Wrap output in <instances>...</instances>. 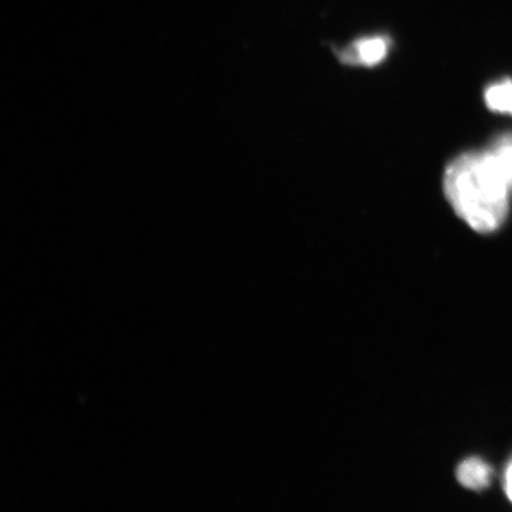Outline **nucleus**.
Returning a JSON list of instances; mask_svg holds the SVG:
<instances>
[{"label": "nucleus", "mask_w": 512, "mask_h": 512, "mask_svg": "<svg viewBox=\"0 0 512 512\" xmlns=\"http://www.w3.org/2000/svg\"><path fill=\"white\" fill-rule=\"evenodd\" d=\"M510 183L491 153L457 157L444 175V191L461 220L481 234L503 225L508 215Z\"/></svg>", "instance_id": "f257e3e1"}, {"label": "nucleus", "mask_w": 512, "mask_h": 512, "mask_svg": "<svg viewBox=\"0 0 512 512\" xmlns=\"http://www.w3.org/2000/svg\"><path fill=\"white\" fill-rule=\"evenodd\" d=\"M389 50V42L384 37H367L339 53L343 63L376 66L382 62Z\"/></svg>", "instance_id": "f03ea898"}, {"label": "nucleus", "mask_w": 512, "mask_h": 512, "mask_svg": "<svg viewBox=\"0 0 512 512\" xmlns=\"http://www.w3.org/2000/svg\"><path fill=\"white\" fill-rule=\"evenodd\" d=\"M493 471L480 458H468L457 468V480L470 490H483L490 484Z\"/></svg>", "instance_id": "7ed1b4c3"}, {"label": "nucleus", "mask_w": 512, "mask_h": 512, "mask_svg": "<svg viewBox=\"0 0 512 512\" xmlns=\"http://www.w3.org/2000/svg\"><path fill=\"white\" fill-rule=\"evenodd\" d=\"M488 109L512 114V82L494 84L485 92Z\"/></svg>", "instance_id": "20e7f679"}, {"label": "nucleus", "mask_w": 512, "mask_h": 512, "mask_svg": "<svg viewBox=\"0 0 512 512\" xmlns=\"http://www.w3.org/2000/svg\"><path fill=\"white\" fill-rule=\"evenodd\" d=\"M491 153L494 154L495 160L512 187V138L501 141Z\"/></svg>", "instance_id": "39448f33"}, {"label": "nucleus", "mask_w": 512, "mask_h": 512, "mask_svg": "<svg viewBox=\"0 0 512 512\" xmlns=\"http://www.w3.org/2000/svg\"><path fill=\"white\" fill-rule=\"evenodd\" d=\"M505 491H507L508 498L512 503V463L508 467L507 474H505Z\"/></svg>", "instance_id": "423d86ee"}]
</instances>
